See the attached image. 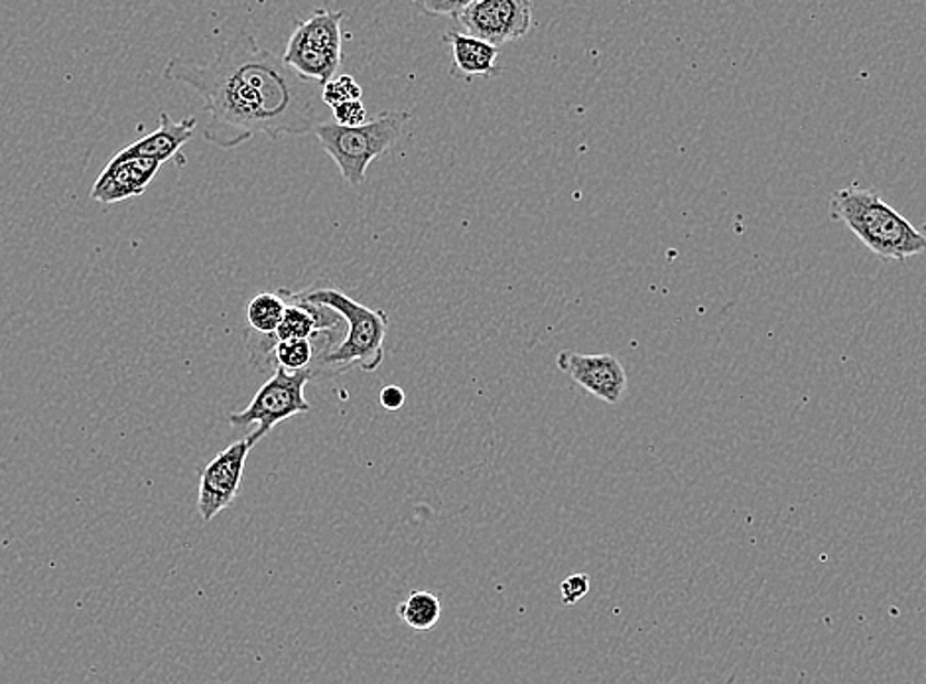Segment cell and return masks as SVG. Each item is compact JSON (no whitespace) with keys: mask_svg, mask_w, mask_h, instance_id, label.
<instances>
[{"mask_svg":"<svg viewBox=\"0 0 926 684\" xmlns=\"http://www.w3.org/2000/svg\"><path fill=\"white\" fill-rule=\"evenodd\" d=\"M164 77L202 97L210 113L203 137L223 150L237 149L255 135L300 137L320 125L316 95L321 85L304 82L248 32L231 38L203 62L170 57Z\"/></svg>","mask_w":926,"mask_h":684,"instance_id":"1","label":"cell"},{"mask_svg":"<svg viewBox=\"0 0 926 684\" xmlns=\"http://www.w3.org/2000/svg\"><path fill=\"white\" fill-rule=\"evenodd\" d=\"M830 217L852 229L881 260H905L926 253V235L873 190L842 188L830 197Z\"/></svg>","mask_w":926,"mask_h":684,"instance_id":"2","label":"cell"},{"mask_svg":"<svg viewBox=\"0 0 926 684\" xmlns=\"http://www.w3.org/2000/svg\"><path fill=\"white\" fill-rule=\"evenodd\" d=\"M300 295L313 304L328 306L336 310L348 324V332L340 345L313 361L312 371L316 377H333L355 367L373 373L381 367L385 357L383 343L389 330V316L385 310H373L361 304L345 292H341L340 288L316 287Z\"/></svg>","mask_w":926,"mask_h":684,"instance_id":"3","label":"cell"},{"mask_svg":"<svg viewBox=\"0 0 926 684\" xmlns=\"http://www.w3.org/2000/svg\"><path fill=\"white\" fill-rule=\"evenodd\" d=\"M411 119V111H385L355 129L323 120L313 135L320 140L321 149L340 168L343 180L351 188H359L368 180L369 167L389 152Z\"/></svg>","mask_w":926,"mask_h":684,"instance_id":"4","label":"cell"},{"mask_svg":"<svg viewBox=\"0 0 926 684\" xmlns=\"http://www.w3.org/2000/svg\"><path fill=\"white\" fill-rule=\"evenodd\" d=\"M345 12L316 9L308 19L298 22L286 46L285 62L304 82L323 85L331 82L341 65V22Z\"/></svg>","mask_w":926,"mask_h":684,"instance_id":"5","label":"cell"},{"mask_svg":"<svg viewBox=\"0 0 926 684\" xmlns=\"http://www.w3.org/2000/svg\"><path fill=\"white\" fill-rule=\"evenodd\" d=\"M313 377L316 375L312 370L288 373L283 367H276L273 377L258 388L257 395L248 403V407L231 413L230 425L235 428L257 425V430L251 432V436L257 442L263 440L276 425L312 410V405L306 400L304 391Z\"/></svg>","mask_w":926,"mask_h":684,"instance_id":"6","label":"cell"},{"mask_svg":"<svg viewBox=\"0 0 926 684\" xmlns=\"http://www.w3.org/2000/svg\"><path fill=\"white\" fill-rule=\"evenodd\" d=\"M458 22L469 36L503 46L532 29V4L524 0H468Z\"/></svg>","mask_w":926,"mask_h":684,"instance_id":"7","label":"cell"},{"mask_svg":"<svg viewBox=\"0 0 926 684\" xmlns=\"http://www.w3.org/2000/svg\"><path fill=\"white\" fill-rule=\"evenodd\" d=\"M257 440L248 435L221 450L212 462L207 463L200 473V493H198V511L205 523H210L220 515L221 511L230 507L241 490V481L245 473L248 452L255 448Z\"/></svg>","mask_w":926,"mask_h":684,"instance_id":"8","label":"cell"},{"mask_svg":"<svg viewBox=\"0 0 926 684\" xmlns=\"http://www.w3.org/2000/svg\"><path fill=\"white\" fill-rule=\"evenodd\" d=\"M556 365L560 371L570 375V380L576 385L607 405H617L624 400L627 393V373L624 363L614 355H584L564 350L558 353Z\"/></svg>","mask_w":926,"mask_h":684,"instance_id":"9","label":"cell"},{"mask_svg":"<svg viewBox=\"0 0 926 684\" xmlns=\"http://www.w3.org/2000/svg\"><path fill=\"white\" fill-rule=\"evenodd\" d=\"M160 167H162L160 162L142 160V158H132V160L110 158L109 164L93 184L92 200L99 204L113 205L145 194L148 184L157 178Z\"/></svg>","mask_w":926,"mask_h":684,"instance_id":"10","label":"cell"},{"mask_svg":"<svg viewBox=\"0 0 926 684\" xmlns=\"http://www.w3.org/2000/svg\"><path fill=\"white\" fill-rule=\"evenodd\" d=\"M195 127H198L195 117L174 120L168 113L162 111L160 113V119H158V129L155 132L135 140L127 149L120 150L115 158H119V160L142 158V160H155L160 164L175 158L180 164H184V157H182L180 150L185 142L192 140Z\"/></svg>","mask_w":926,"mask_h":684,"instance_id":"11","label":"cell"},{"mask_svg":"<svg viewBox=\"0 0 926 684\" xmlns=\"http://www.w3.org/2000/svg\"><path fill=\"white\" fill-rule=\"evenodd\" d=\"M444 42L450 44L454 70L451 74L471 82L473 77H493L499 74V47L487 44L466 32H448Z\"/></svg>","mask_w":926,"mask_h":684,"instance_id":"12","label":"cell"},{"mask_svg":"<svg viewBox=\"0 0 926 684\" xmlns=\"http://www.w3.org/2000/svg\"><path fill=\"white\" fill-rule=\"evenodd\" d=\"M286 312V300L278 290L263 292L251 298L247 306V322L251 332L258 335H275Z\"/></svg>","mask_w":926,"mask_h":684,"instance_id":"13","label":"cell"},{"mask_svg":"<svg viewBox=\"0 0 926 684\" xmlns=\"http://www.w3.org/2000/svg\"><path fill=\"white\" fill-rule=\"evenodd\" d=\"M398 618L414 631H430L441 618V601L430 592L408 594V598L396 608Z\"/></svg>","mask_w":926,"mask_h":684,"instance_id":"14","label":"cell"},{"mask_svg":"<svg viewBox=\"0 0 926 684\" xmlns=\"http://www.w3.org/2000/svg\"><path fill=\"white\" fill-rule=\"evenodd\" d=\"M273 360L276 361V367H283L288 373L312 370L316 348L310 340L276 343Z\"/></svg>","mask_w":926,"mask_h":684,"instance_id":"15","label":"cell"},{"mask_svg":"<svg viewBox=\"0 0 926 684\" xmlns=\"http://www.w3.org/2000/svg\"><path fill=\"white\" fill-rule=\"evenodd\" d=\"M363 89L351 75H336L331 82L321 85L320 99L331 111L343 103L361 101Z\"/></svg>","mask_w":926,"mask_h":684,"instance_id":"16","label":"cell"},{"mask_svg":"<svg viewBox=\"0 0 926 684\" xmlns=\"http://www.w3.org/2000/svg\"><path fill=\"white\" fill-rule=\"evenodd\" d=\"M333 122L340 127H348V129H355L368 122V109L363 101L343 103L340 107L333 109Z\"/></svg>","mask_w":926,"mask_h":684,"instance_id":"17","label":"cell"},{"mask_svg":"<svg viewBox=\"0 0 926 684\" xmlns=\"http://www.w3.org/2000/svg\"><path fill=\"white\" fill-rule=\"evenodd\" d=\"M589 592V576L587 574H572L560 586V598L566 606L578 603Z\"/></svg>","mask_w":926,"mask_h":684,"instance_id":"18","label":"cell"},{"mask_svg":"<svg viewBox=\"0 0 926 684\" xmlns=\"http://www.w3.org/2000/svg\"><path fill=\"white\" fill-rule=\"evenodd\" d=\"M468 0L456 2V0H428V2H416V9L423 10L428 17H450L458 20L459 12L466 9Z\"/></svg>","mask_w":926,"mask_h":684,"instance_id":"19","label":"cell"},{"mask_svg":"<svg viewBox=\"0 0 926 684\" xmlns=\"http://www.w3.org/2000/svg\"><path fill=\"white\" fill-rule=\"evenodd\" d=\"M404 400H406V395L403 388L396 385H389L381 391V407L386 408L389 413H396L398 408H403Z\"/></svg>","mask_w":926,"mask_h":684,"instance_id":"20","label":"cell"}]
</instances>
